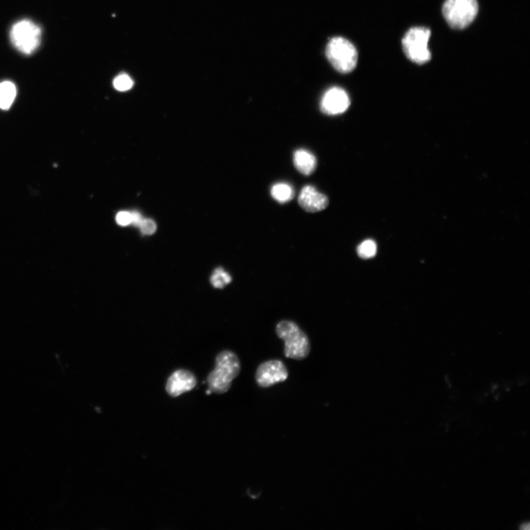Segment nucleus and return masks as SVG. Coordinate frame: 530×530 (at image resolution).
I'll list each match as a JSON object with an SVG mask.
<instances>
[{"label":"nucleus","instance_id":"16","mask_svg":"<svg viewBox=\"0 0 530 530\" xmlns=\"http://www.w3.org/2000/svg\"><path fill=\"white\" fill-rule=\"evenodd\" d=\"M134 82L127 75L122 74L119 76L114 80V87L120 92L129 90L132 88Z\"/></svg>","mask_w":530,"mask_h":530},{"label":"nucleus","instance_id":"13","mask_svg":"<svg viewBox=\"0 0 530 530\" xmlns=\"http://www.w3.org/2000/svg\"><path fill=\"white\" fill-rule=\"evenodd\" d=\"M272 197L278 203H285L295 196V192L289 185L285 183L276 184L271 189Z\"/></svg>","mask_w":530,"mask_h":530},{"label":"nucleus","instance_id":"14","mask_svg":"<svg viewBox=\"0 0 530 530\" xmlns=\"http://www.w3.org/2000/svg\"><path fill=\"white\" fill-rule=\"evenodd\" d=\"M231 275L222 268L215 269L211 276V283L214 287L217 289L224 288L231 282Z\"/></svg>","mask_w":530,"mask_h":530},{"label":"nucleus","instance_id":"7","mask_svg":"<svg viewBox=\"0 0 530 530\" xmlns=\"http://www.w3.org/2000/svg\"><path fill=\"white\" fill-rule=\"evenodd\" d=\"M288 378V371L283 361L272 359L263 362L257 368L256 381L263 388L283 382Z\"/></svg>","mask_w":530,"mask_h":530},{"label":"nucleus","instance_id":"1","mask_svg":"<svg viewBox=\"0 0 530 530\" xmlns=\"http://www.w3.org/2000/svg\"><path fill=\"white\" fill-rule=\"evenodd\" d=\"M215 368L208 375L207 383L212 393L223 394L229 392L231 383L241 371V361L232 352L224 351L216 358Z\"/></svg>","mask_w":530,"mask_h":530},{"label":"nucleus","instance_id":"17","mask_svg":"<svg viewBox=\"0 0 530 530\" xmlns=\"http://www.w3.org/2000/svg\"><path fill=\"white\" fill-rule=\"evenodd\" d=\"M138 227L145 235H152L156 232L157 229L156 222L150 219H143Z\"/></svg>","mask_w":530,"mask_h":530},{"label":"nucleus","instance_id":"19","mask_svg":"<svg viewBox=\"0 0 530 530\" xmlns=\"http://www.w3.org/2000/svg\"><path fill=\"white\" fill-rule=\"evenodd\" d=\"M131 215H132V223H131V224H134V225L138 227L139 225V223H141V221L143 220V217L141 216V214H139V213H138L136 212L132 213Z\"/></svg>","mask_w":530,"mask_h":530},{"label":"nucleus","instance_id":"10","mask_svg":"<svg viewBox=\"0 0 530 530\" xmlns=\"http://www.w3.org/2000/svg\"><path fill=\"white\" fill-rule=\"evenodd\" d=\"M299 203L306 212L310 213L324 210L329 205V199L325 194L319 192L314 187H304L299 197Z\"/></svg>","mask_w":530,"mask_h":530},{"label":"nucleus","instance_id":"5","mask_svg":"<svg viewBox=\"0 0 530 530\" xmlns=\"http://www.w3.org/2000/svg\"><path fill=\"white\" fill-rule=\"evenodd\" d=\"M41 27L29 20H22L11 27V43L18 51L30 55L39 48L41 41Z\"/></svg>","mask_w":530,"mask_h":530},{"label":"nucleus","instance_id":"11","mask_svg":"<svg viewBox=\"0 0 530 530\" xmlns=\"http://www.w3.org/2000/svg\"><path fill=\"white\" fill-rule=\"evenodd\" d=\"M294 164L296 169L304 176L313 174L317 167L315 157L308 150L300 149L294 153Z\"/></svg>","mask_w":530,"mask_h":530},{"label":"nucleus","instance_id":"2","mask_svg":"<svg viewBox=\"0 0 530 530\" xmlns=\"http://www.w3.org/2000/svg\"><path fill=\"white\" fill-rule=\"evenodd\" d=\"M275 332L277 336L285 341L286 357L302 360L309 356L310 339L297 324L291 320H282L276 325Z\"/></svg>","mask_w":530,"mask_h":530},{"label":"nucleus","instance_id":"8","mask_svg":"<svg viewBox=\"0 0 530 530\" xmlns=\"http://www.w3.org/2000/svg\"><path fill=\"white\" fill-rule=\"evenodd\" d=\"M350 99L347 92L338 87L327 90L320 102V110L327 115H341L350 106Z\"/></svg>","mask_w":530,"mask_h":530},{"label":"nucleus","instance_id":"6","mask_svg":"<svg viewBox=\"0 0 530 530\" xmlns=\"http://www.w3.org/2000/svg\"><path fill=\"white\" fill-rule=\"evenodd\" d=\"M431 31L427 27H415L410 29L402 39V46L406 57L417 64L430 61L431 52L428 43Z\"/></svg>","mask_w":530,"mask_h":530},{"label":"nucleus","instance_id":"20","mask_svg":"<svg viewBox=\"0 0 530 530\" xmlns=\"http://www.w3.org/2000/svg\"><path fill=\"white\" fill-rule=\"evenodd\" d=\"M213 394V393H212V392H211V390L208 389L207 390L206 394H207V395H209V394Z\"/></svg>","mask_w":530,"mask_h":530},{"label":"nucleus","instance_id":"12","mask_svg":"<svg viewBox=\"0 0 530 530\" xmlns=\"http://www.w3.org/2000/svg\"><path fill=\"white\" fill-rule=\"evenodd\" d=\"M17 87L10 81L0 83V109L8 110L17 96Z\"/></svg>","mask_w":530,"mask_h":530},{"label":"nucleus","instance_id":"18","mask_svg":"<svg viewBox=\"0 0 530 530\" xmlns=\"http://www.w3.org/2000/svg\"><path fill=\"white\" fill-rule=\"evenodd\" d=\"M118 224L121 227H127L132 223V215L129 212H120L116 217Z\"/></svg>","mask_w":530,"mask_h":530},{"label":"nucleus","instance_id":"9","mask_svg":"<svg viewBox=\"0 0 530 530\" xmlns=\"http://www.w3.org/2000/svg\"><path fill=\"white\" fill-rule=\"evenodd\" d=\"M196 385V378L192 373L187 370H178L167 380L166 390L171 396L178 397L190 392Z\"/></svg>","mask_w":530,"mask_h":530},{"label":"nucleus","instance_id":"15","mask_svg":"<svg viewBox=\"0 0 530 530\" xmlns=\"http://www.w3.org/2000/svg\"><path fill=\"white\" fill-rule=\"evenodd\" d=\"M357 255L361 259H368L374 257L378 251V245L372 240L362 242L357 247Z\"/></svg>","mask_w":530,"mask_h":530},{"label":"nucleus","instance_id":"3","mask_svg":"<svg viewBox=\"0 0 530 530\" xmlns=\"http://www.w3.org/2000/svg\"><path fill=\"white\" fill-rule=\"evenodd\" d=\"M326 55L333 67L341 73H350L357 66V50L350 41L344 38H331L327 45Z\"/></svg>","mask_w":530,"mask_h":530},{"label":"nucleus","instance_id":"4","mask_svg":"<svg viewBox=\"0 0 530 530\" xmlns=\"http://www.w3.org/2000/svg\"><path fill=\"white\" fill-rule=\"evenodd\" d=\"M479 10L477 0H445L443 15L453 29L462 30L475 20Z\"/></svg>","mask_w":530,"mask_h":530}]
</instances>
